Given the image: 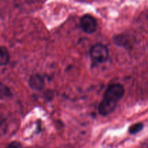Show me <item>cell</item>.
I'll use <instances>...</instances> for the list:
<instances>
[{
    "label": "cell",
    "mask_w": 148,
    "mask_h": 148,
    "mask_svg": "<svg viewBox=\"0 0 148 148\" xmlns=\"http://www.w3.org/2000/svg\"><path fill=\"white\" fill-rule=\"evenodd\" d=\"M124 92L125 90L121 84L115 83L109 85L98 107L99 114L102 116H108L114 112L119 101L124 96Z\"/></svg>",
    "instance_id": "6da1fadb"
},
{
    "label": "cell",
    "mask_w": 148,
    "mask_h": 148,
    "mask_svg": "<svg viewBox=\"0 0 148 148\" xmlns=\"http://www.w3.org/2000/svg\"><path fill=\"white\" fill-rule=\"evenodd\" d=\"M90 56L93 63L103 64L108 59L109 52L106 46L101 43H97L91 47Z\"/></svg>",
    "instance_id": "7a4b0ae2"
},
{
    "label": "cell",
    "mask_w": 148,
    "mask_h": 148,
    "mask_svg": "<svg viewBox=\"0 0 148 148\" xmlns=\"http://www.w3.org/2000/svg\"><path fill=\"white\" fill-rule=\"evenodd\" d=\"M80 26L85 33L92 34L96 31L98 23L92 16L90 14H85L80 19Z\"/></svg>",
    "instance_id": "3957f363"
},
{
    "label": "cell",
    "mask_w": 148,
    "mask_h": 148,
    "mask_svg": "<svg viewBox=\"0 0 148 148\" xmlns=\"http://www.w3.org/2000/svg\"><path fill=\"white\" fill-rule=\"evenodd\" d=\"M29 85L35 90H41L45 86V81L40 75H33L29 79Z\"/></svg>",
    "instance_id": "277c9868"
},
{
    "label": "cell",
    "mask_w": 148,
    "mask_h": 148,
    "mask_svg": "<svg viewBox=\"0 0 148 148\" xmlns=\"http://www.w3.org/2000/svg\"><path fill=\"white\" fill-rule=\"evenodd\" d=\"M10 60V53L8 50L4 46H1L0 49V64L4 66L8 64Z\"/></svg>",
    "instance_id": "5b68a950"
},
{
    "label": "cell",
    "mask_w": 148,
    "mask_h": 148,
    "mask_svg": "<svg viewBox=\"0 0 148 148\" xmlns=\"http://www.w3.org/2000/svg\"><path fill=\"white\" fill-rule=\"evenodd\" d=\"M144 127V125L142 123H137L135 124H133L129 129V132H130V134H137L138 132H140V131H142Z\"/></svg>",
    "instance_id": "8992f818"
},
{
    "label": "cell",
    "mask_w": 148,
    "mask_h": 148,
    "mask_svg": "<svg viewBox=\"0 0 148 148\" xmlns=\"http://www.w3.org/2000/svg\"><path fill=\"white\" fill-rule=\"evenodd\" d=\"M5 148H23V147L18 142H12Z\"/></svg>",
    "instance_id": "52a82bcc"
}]
</instances>
